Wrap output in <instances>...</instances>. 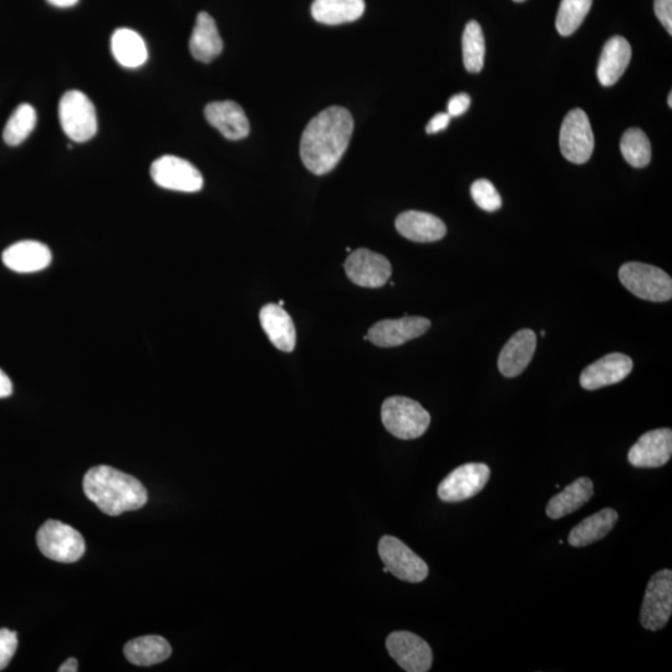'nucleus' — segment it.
I'll return each instance as SVG.
<instances>
[{"mask_svg":"<svg viewBox=\"0 0 672 672\" xmlns=\"http://www.w3.org/2000/svg\"><path fill=\"white\" fill-rule=\"evenodd\" d=\"M354 120L350 111L332 106L315 116L303 132L300 157L314 175H327L348 150Z\"/></svg>","mask_w":672,"mask_h":672,"instance_id":"obj_1","label":"nucleus"},{"mask_svg":"<svg viewBox=\"0 0 672 672\" xmlns=\"http://www.w3.org/2000/svg\"><path fill=\"white\" fill-rule=\"evenodd\" d=\"M83 487L86 497L111 517L137 511L149 500L146 488L137 478L110 466L90 468Z\"/></svg>","mask_w":672,"mask_h":672,"instance_id":"obj_2","label":"nucleus"},{"mask_svg":"<svg viewBox=\"0 0 672 672\" xmlns=\"http://www.w3.org/2000/svg\"><path fill=\"white\" fill-rule=\"evenodd\" d=\"M385 429L400 440L419 439L429 429L431 416L419 402L404 396H392L381 407Z\"/></svg>","mask_w":672,"mask_h":672,"instance_id":"obj_3","label":"nucleus"},{"mask_svg":"<svg viewBox=\"0 0 672 672\" xmlns=\"http://www.w3.org/2000/svg\"><path fill=\"white\" fill-rule=\"evenodd\" d=\"M619 278L621 284L640 299L663 303L672 298V279L658 267L638 262L625 263L620 268Z\"/></svg>","mask_w":672,"mask_h":672,"instance_id":"obj_4","label":"nucleus"},{"mask_svg":"<svg viewBox=\"0 0 672 672\" xmlns=\"http://www.w3.org/2000/svg\"><path fill=\"white\" fill-rule=\"evenodd\" d=\"M59 120L65 135L74 142H86L98 132V116L88 95L71 90L59 103Z\"/></svg>","mask_w":672,"mask_h":672,"instance_id":"obj_5","label":"nucleus"},{"mask_svg":"<svg viewBox=\"0 0 672 672\" xmlns=\"http://www.w3.org/2000/svg\"><path fill=\"white\" fill-rule=\"evenodd\" d=\"M40 552L59 563H74L84 556L85 541L75 528L59 521H48L37 534Z\"/></svg>","mask_w":672,"mask_h":672,"instance_id":"obj_6","label":"nucleus"},{"mask_svg":"<svg viewBox=\"0 0 672 672\" xmlns=\"http://www.w3.org/2000/svg\"><path fill=\"white\" fill-rule=\"evenodd\" d=\"M672 614V572L660 570L650 579L646 588L640 623L646 630L658 631L665 628Z\"/></svg>","mask_w":672,"mask_h":672,"instance_id":"obj_7","label":"nucleus"},{"mask_svg":"<svg viewBox=\"0 0 672 672\" xmlns=\"http://www.w3.org/2000/svg\"><path fill=\"white\" fill-rule=\"evenodd\" d=\"M560 151L573 164L583 165L594 151V134L588 115L583 110L569 112L560 129Z\"/></svg>","mask_w":672,"mask_h":672,"instance_id":"obj_8","label":"nucleus"},{"mask_svg":"<svg viewBox=\"0 0 672 672\" xmlns=\"http://www.w3.org/2000/svg\"><path fill=\"white\" fill-rule=\"evenodd\" d=\"M379 556L389 573L404 582L421 583L429 575L425 560L395 537L384 536L380 539Z\"/></svg>","mask_w":672,"mask_h":672,"instance_id":"obj_9","label":"nucleus"},{"mask_svg":"<svg viewBox=\"0 0 672 672\" xmlns=\"http://www.w3.org/2000/svg\"><path fill=\"white\" fill-rule=\"evenodd\" d=\"M491 470L485 463H466L457 467L437 488L440 500L457 503L475 497L490 480Z\"/></svg>","mask_w":672,"mask_h":672,"instance_id":"obj_10","label":"nucleus"},{"mask_svg":"<svg viewBox=\"0 0 672 672\" xmlns=\"http://www.w3.org/2000/svg\"><path fill=\"white\" fill-rule=\"evenodd\" d=\"M151 177L165 190L193 193L202 190L201 172L181 157L165 155L151 165Z\"/></svg>","mask_w":672,"mask_h":672,"instance_id":"obj_11","label":"nucleus"},{"mask_svg":"<svg viewBox=\"0 0 672 672\" xmlns=\"http://www.w3.org/2000/svg\"><path fill=\"white\" fill-rule=\"evenodd\" d=\"M391 658L407 672H427L432 666V650L420 636L410 631H395L386 639Z\"/></svg>","mask_w":672,"mask_h":672,"instance_id":"obj_12","label":"nucleus"},{"mask_svg":"<svg viewBox=\"0 0 672 672\" xmlns=\"http://www.w3.org/2000/svg\"><path fill=\"white\" fill-rule=\"evenodd\" d=\"M346 276L363 288H381L389 282L391 264L386 257L369 249L360 248L351 253L345 262Z\"/></svg>","mask_w":672,"mask_h":672,"instance_id":"obj_13","label":"nucleus"},{"mask_svg":"<svg viewBox=\"0 0 672 672\" xmlns=\"http://www.w3.org/2000/svg\"><path fill=\"white\" fill-rule=\"evenodd\" d=\"M430 327V320L422 317L388 319L373 325L368 335L365 336V340L371 341L380 348H395L407 341L420 338Z\"/></svg>","mask_w":672,"mask_h":672,"instance_id":"obj_14","label":"nucleus"},{"mask_svg":"<svg viewBox=\"0 0 672 672\" xmlns=\"http://www.w3.org/2000/svg\"><path fill=\"white\" fill-rule=\"evenodd\" d=\"M671 455L672 431L659 429L641 436L630 448L628 460L634 467L658 468L665 466L670 461Z\"/></svg>","mask_w":672,"mask_h":672,"instance_id":"obj_15","label":"nucleus"},{"mask_svg":"<svg viewBox=\"0 0 672 672\" xmlns=\"http://www.w3.org/2000/svg\"><path fill=\"white\" fill-rule=\"evenodd\" d=\"M633 360L628 355L613 353L595 361L580 376V385L585 390H598L620 383L633 371Z\"/></svg>","mask_w":672,"mask_h":672,"instance_id":"obj_16","label":"nucleus"},{"mask_svg":"<svg viewBox=\"0 0 672 672\" xmlns=\"http://www.w3.org/2000/svg\"><path fill=\"white\" fill-rule=\"evenodd\" d=\"M537 348V335L531 329L519 330L504 345L498 358V369L506 378H516L526 370Z\"/></svg>","mask_w":672,"mask_h":672,"instance_id":"obj_17","label":"nucleus"},{"mask_svg":"<svg viewBox=\"0 0 672 672\" xmlns=\"http://www.w3.org/2000/svg\"><path fill=\"white\" fill-rule=\"evenodd\" d=\"M2 259L5 267L9 268L10 271L35 273L50 266L53 254L47 244L37 241H22L5 249Z\"/></svg>","mask_w":672,"mask_h":672,"instance_id":"obj_18","label":"nucleus"},{"mask_svg":"<svg viewBox=\"0 0 672 672\" xmlns=\"http://www.w3.org/2000/svg\"><path fill=\"white\" fill-rule=\"evenodd\" d=\"M206 120L228 140H242L249 134L246 112L234 101H216L206 106Z\"/></svg>","mask_w":672,"mask_h":672,"instance_id":"obj_19","label":"nucleus"},{"mask_svg":"<svg viewBox=\"0 0 672 672\" xmlns=\"http://www.w3.org/2000/svg\"><path fill=\"white\" fill-rule=\"evenodd\" d=\"M395 226L402 237L417 243L437 242L447 233L446 224L439 217L420 211L401 213Z\"/></svg>","mask_w":672,"mask_h":672,"instance_id":"obj_20","label":"nucleus"},{"mask_svg":"<svg viewBox=\"0 0 672 672\" xmlns=\"http://www.w3.org/2000/svg\"><path fill=\"white\" fill-rule=\"evenodd\" d=\"M259 320L272 344L284 353H292L297 343V332L290 315L278 304H267L259 313Z\"/></svg>","mask_w":672,"mask_h":672,"instance_id":"obj_21","label":"nucleus"},{"mask_svg":"<svg viewBox=\"0 0 672 672\" xmlns=\"http://www.w3.org/2000/svg\"><path fill=\"white\" fill-rule=\"evenodd\" d=\"M190 50L193 58L205 64L211 63L222 53L223 40L215 19L206 12L197 15L190 39Z\"/></svg>","mask_w":672,"mask_h":672,"instance_id":"obj_22","label":"nucleus"},{"mask_svg":"<svg viewBox=\"0 0 672 672\" xmlns=\"http://www.w3.org/2000/svg\"><path fill=\"white\" fill-rule=\"evenodd\" d=\"M631 59V47L623 37H613L604 45L600 55L597 74L600 84L613 86L625 73Z\"/></svg>","mask_w":672,"mask_h":672,"instance_id":"obj_23","label":"nucleus"},{"mask_svg":"<svg viewBox=\"0 0 672 672\" xmlns=\"http://www.w3.org/2000/svg\"><path fill=\"white\" fill-rule=\"evenodd\" d=\"M618 519L619 514L613 508H604L593 516L585 518L569 533L568 542L570 546L582 548L600 541L612 532Z\"/></svg>","mask_w":672,"mask_h":672,"instance_id":"obj_24","label":"nucleus"},{"mask_svg":"<svg viewBox=\"0 0 672 672\" xmlns=\"http://www.w3.org/2000/svg\"><path fill=\"white\" fill-rule=\"evenodd\" d=\"M111 52L117 63L127 69H136L149 59L145 40L135 30L120 28L111 37Z\"/></svg>","mask_w":672,"mask_h":672,"instance_id":"obj_25","label":"nucleus"},{"mask_svg":"<svg viewBox=\"0 0 672 672\" xmlns=\"http://www.w3.org/2000/svg\"><path fill=\"white\" fill-rule=\"evenodd\" d=\"M594 495V483L587 477L578 478L572 485L549 501L546 512L552 519H560L582 508Z\"/></svg>","mask_w":672,"mask_h":672,"instance_id":"obj_26","label":"nucleus"},{"mask_svg":"<svg viewBox=\"0 0 672 672\" xmlns=\"http://www.w3.org/2000/svg\"><path fill=\"white\" fill-rule=\"evenodd\" d=\"M124 654L131 664L152 666L164 663L172 654L170 643L162 636H141L125 645Z\"/></svg>","mask_w":672,"mask_h":672,"instance_id":"obj_27","label":"nucleus"},{"mask_svg":"<svg viewBox=\"0 0 672 672\" xmlns=\"http://www.w3.org/2000/svg\"><path fill=\"white\" fill-rule=\"evenodd\" d=\"M364 12V0H314L312 5L313 18L327 25L355 22Z\"/></svg>","mask_w":672,"mask_h":672,"instance_id":"obj_28","label":"nucleus"},{"mask_svg":"<svg viewBox=\"0 0 672 672\" xmlns=\"http://www.w3.org/2000/svg\"><path fill=\"white\" fill-rule=\"evenodd\" d=\"M463 63L472 74L480 73L485 66L486 40L481 25L471 20L462 37Z\"/></svg>","mask_w":672,"mask_h":672,"instance_id":"obj_29","label":"nucleus"},{"mask_svg":"<svg viewBox=\"0 0 672 672\" xmlns=\"http://www.w3.org/2000/svg\"><path fill=\"white\" fill-rule=\"evenodd\" d=\"M35 126H37V111L32 105H19L4 127L3 139L9 146H18L28 139Z\"/></svg>","mask_w":672,"mask_h":672,"instance_id":"obj_30","label":"nucleus"},{"mask_svg":"<svg viewBox=\"0 0 672 672\" xmlns=\"http://www.w3.org/2000/svg\"><path fill=\"white\" fill-rule=\"evenodd\" d=\"M621 154L629 165L643 168L650 164L651 145L648 136L640 129L625 131L620 142Z\"/></svg>","mask_w":672,"mask_h":672,"instance_id":"obj_31","label":"nucleus"},{"mask_svg":"<svg viewBox=\"0 0 672 672\" xmlns=\"http://www.w3.org/2000/svg\"><path fill=\"white\" fill-rule=\"evenodd\" d=\"M593 0H562L558 9L556 27L563 37H569L579 29L587 18Z\"/></svg>","mask_w":672,"mask_h":672,"instance_id":"obj_32","label":"nucleus"},{"mask_svg":"<svg viewBox=\"0 0 672 672\" xmlns=\"http://www.w3.org/2000/svg\"><path fill=\"white\" fill-rule=\"evenodd\" d=\"M471 196L476 205L486 212H496L502 206L500 193L488 180H477L471 187Z\"/></svg>","mask_w":672,"mask_h":672,"instance_id":"obj_33","label":"nucleus"},{"mask_svg":"<svg viewBox=\"0 0 672 672\" xmlns=\"http://www.w3.org/2000/svg\"><path fill=\"white\" fill-rule=\"evenodd\" d=\"M17 633L8 629H0V671L7 668L17 653Z\"/></svg>","mask_w":672,"mask_h":672,"instance_id":"obj_34","label":"nucleus"},{"mask_svg":"<svg viewBox=\"0 0 672 672\" xmlns=\"http://www.w3.org/2000/svg\"><path fill=\"white\" fill-rule=\"evenodd\" d=\"M654 9L656 17L660 20L661 24L664 25L665 29L668 30L669 34H672V0H655Z\"/></svg>","mask_w":672,"mask_h":672,"instance_id":"obj_35","label":"nucleus"},{"mask_svg":"<svg viewBox=\"0 0 672 672\" xmlns=\"http://www.w3.org/2000/svg\"><path fill=\"white\" fill-rule=\"evenodd\" d=\"M471 98L467 94H457L452 96L447 104V114L451 117H457L465 114L470 109Z\"/></svg>","mask_w":672,"mask_h":672,"instance_id":"obj_36","label":"nucleus"},{"mask_svg":"<svg viewBox=\"0 0 672 672\" xmlns=\"http://www.w3.org/2000/svg\"><path fill=\"white\" fill-rule=\"evenodd\" d=\"M451 121V116L447 114V112H440V114H436L432 119L429 121V124L426 126V132L427 134H437V132H441L447 129L448 125H450Z\"/></svg>","mask_w":672,"mask_h":672,"instance_id":"obj_37","label":"nucleus"},{"mask_svg":"<svg viewBox=\"0 0 672 672\" xmlns=\"http://www.w3.org/2000/svg\"><path fill=\"white\" fill-rule=\"evenodd\" d=\"M13 394V383L9 379V376L0 369V399L4 397H9Z\"/></svg>","mask_w":672,"mask_h":672,"instance_id":"obj_38","label":"nucleus"},{"mask_svg":"<svg viewBox=\"0 0 672 672\" xmlns=\"http://www.w3.org/2000/svg\"><path fill=\"white\" fill-rule=\"evenodd\" d=\"M78 660L70 658L65 661L63 665L60 666L59 672H76L78 671Z\"/></svg>","mask_w":672,"mask_h":672,"instance_id":"obj_39","label":"nucleus"},{"mask_svg":"<svg viewBox=\"0 0 672 672\" xmlns=\"http://www.w3.org/2000/svg\"><path fill=\"white\" fill-rule=\"evenodd\" d=\"M48 2L54 7L58 8H70L79 3V0H48Z\"/></svg>","mask_w":672,"mask_h":672,"instance_id":"obj_40","label":"nucleus"},{"mask_svg":"<svg viewBox=\"0 0 672 672\" xmlns=\"http://www.w3.org/2000/svg\"><path fill=\"white\" fill-rule=\"evenodd\" d=\"M668 104H669V108H672V93L669 94Z\"/></svg>","mask_w":672,"mask_h":672,"instance_id":"obj_41","label":"nucleus"},{"mask_svg":"<svg viewBox=\"0 0 672 672\" xmlns=\"http://www.w3.org/2000/svg\"><path fill=\"white\" fill-rule=\"evenodd\" d=\"M513 2H516V3H523V2H526V0H513Z\"/></svg>","mask_w":672,"mask_h":672,"instance_id":"obj_42","label":"nucleus"},{"mask_svg":"<svg viewBox=\"0 0 672 672\" xmlns=\"http://www.w3.org/2000/svg\"><path fill=\"white\" fill-rule=\"evenodd\" d=\"M278 305H280V307H283V305H284L283 300H280V302L278 303Z\"/></svg>","mask_w":672,"mask_h":672,"instance_id":"obj_43","label":"nucleus"}]
</instances>
